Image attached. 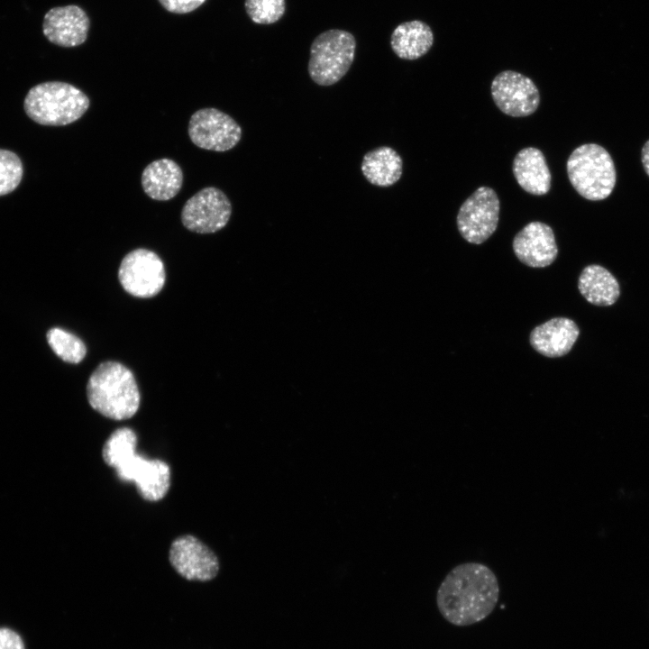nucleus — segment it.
Here are the masks:
<instances>
[{"mask_svg":"<svg viewBox=\"0 0 649 649\" xmlns=\"http://www.w3.org/2000/svg\"><path fill=\"white\" fill-rule=\"evenodd\" d=\"M169 559L174 570L188 580L208 581L219 571L214 552L191 535L178 536L172 542Z\"/></svg>","mask_w":649,"mask_h":649,"instance_id":"nucleus-12","label":"nucleus"},{"mask_svg":"<svg viewBox=\"0 0 649 649\" xmlns=\"http://www.w3.org/2000/svg\"><path fill=\"white\" fill-rule=\"evenodd\" d=\"M87 399L96 411L114 420L133 417L141 396L133 372L117 361L100 363L87 384Z\"/></svg>","mask_w":649,"mask_h":649,"instance_id":"nucleus-3","label":"nucleus"},{"mask_svg":"<svg viewBox=\"0 0 649 649\" xmlns=\"http://www.w3.org/2000/svg\"><path fill=\"white\" fill-rule=\"evenodd\" d=\"M0 649H25L22 637L8 627H0Z\"/></svg>","mask_w":649,"mask_h":649,"instance_id":"nucleus-25","label":"nucleus"},{"mask_svg":"<svg viewBox=\"0 0 649 649\" xmlns=\"http://www.w3.org/2000/svg\"><path fill=\"white\" fill-rule=\"evenodd\" d=\"M90 21L79 6L69 5L50 9L43 17L42 32L51 43L71 48L84 43Z\"/></svg>","mask_w":649,"mask_h":649,"instance_id":"nucleus-13","label":"nucleus"},{"mask_svg":"<svg viewBox=\"0 0 649 649\" xmlns=\"http://www.w3.org/2000/svg\"><path fill=\"white\" fill-rule=\"evenodd\" d=\"M118 279L130 295L148 298L162 289L166 272L161 259L154 251L139 248L127 253L121 261Z\"/></svg>","mask_w":649,"mask_h":649,"instance_id":"nucleus-7","label":"nucleus"},{"mask_svg":"<svg viewBox=\"0 0 649 649\" xmlns=\"http://www.w3.org/2000/svg\"><path fill=\"white\" fill-rule=\"evenodd\" d=\"M187 132L196 146L219 152L234 148L242 134L233 117L213 107L196 111L189 119Z\"/></svg>","mask_w":649,"mask_h":649,"instance_id":"nucleus-9","label":"nucleus"},{"mask_svg":"<svg viewBox=\"0 0 649 649\" xmlns=\"http://www.w3.org/2000/svg\"><path fill=\"white\" fill-rule=\"evenodd\" d=\"M232 215V204L219 188L206 187L187 200L181 211L185 228L197 233H213L223 229Z\"/></svg>","mask_w":649,"mask_h":649,"instance_id":"nucleus-10","label":"nucleus"},{"mask_svg":"<svg viewBox=\"0 0 649 649\" xmlns=\"http://www.w3.org/2000/svg\"><path fill=\"white\" fill-rule=\"evenodd\" d=\"M580 329L566 317H554L536 326L530 334V344L539 353L549 358L566 355L576 343Z\"/></svg>","mask_w":649,"mask_h":649,"instance_id":"nucleus-15","label":"nucleus"},{"mask_svg":"<svg viewBox=\"0 0 649 649\" xmlns=\"http://www.w3.org/2000/svg\"><path fill=\"white\" fill-rule=\"evenodd\" d=\"M513 250L517 259L533 268L551 265L558 255L553 229L542 222H531L514 237Z\"/></svg>","mask_w":649,"mask_h":649,"instance_id":"nucleus-14","label":"nucleus"},{"mask_svg":"<svg viewBox=\"0 0 649 649\" xmlns=\"http://www.w3.org/2000/svg\"><path fill=\"white\" fill-rule=\"evenodd\" d=\"M137 435L129 427L114 431L104 443L102 456L118 478L133 481L147 501L162 499L170 487V469L163 461L147 459L136 452Z\"/></svg>","mask_w":649,"mask_h":649,"instance_id":"nucleus-2","label":"nucleus"},{"mask_svg":"<svg viewBox=\"0 0 649 649\" xmlns=\"http://www.w3.org/2000/svg\"><path fill=\"white\" fill-rule=\"evenodd\" d=\"M499 199L489 187H478L461 206L456 222L459 233L469 242L480 244L496 231Z\"/></svg>","mask_w":649,"mask_h":649,"instance_id":"nucleus-8","label":"nucleus"},{"mask_svg":"<svg viewBox=\"0 0 649 649\" xmlns=\"http://www.w3.org/2000/svg\"><path fill=\"white\" fill-rule=\"evenodd\" d=\"M361 169L369 183L387 187L400 179L403 161L394 149L388 146H380L364 154Z\"/></svg>","mask_w":649,"mask_h":649,"instance_id":"nucleus-19","label":"nucleus"},{"mask_svg":"<svg viewBox=\"0 0 649 649\" xmlns=\"http://www.w3.org/2000/svg\"><path fill=\"white\" fill-rule=\"evenodd\" d=\"M356 40L344 30L330 29L317 35L310 46L308 74L317 85L328 87L341 80L355 56Z\"/></svg>","mask_w":649,"mask_h":649,"instance_id":"nucleus-6","label":"nucleus"},{"mask_svg":"<svg viewBox=\"0 0 649 649\" xmlns=\"http://www.w3.org/2000/svg\"><path fill=\"white\" fill-rule=\"evenodd\" d=\"M90 105L88 96L75 86L49 81L32 87L24 98V111L42 125L63 126L81 118Z\"/></svg>","mask_w":649,"mask_h":649,"instance_id":"nucleus-4","label":"nucleus"},{"mask_svg":"<svg viewBox=\"0 0 649 649\" xmlns=\"http://www.w3.org/2000/svg\"><path fill=\"white\" fill-rule=\"evenodd\" d=\"M142 187L145 194L157 201H168L176 197L183 183L180 166L171 159L151 161L142 174Z\"/></svg>","mask_w":649,"mask_h":649,"instance_id":"nucleus-17","label":"nucleus"},{"mask_svg":"<svg viewBox=\"0 0 649 649\" xmlns=\"http://www.w3.org/2000/svg\"><path fill=\"white\" fill-rule=\"evenodd\" d=\"M499 587L495 573L480 562H463L445 576L437 594V608L449 623L470 626L485 619L495 608Z\"/></svg>","mask_w":649,"mask_h":649,"instance_id":"nucleus-1","label":"nucleus"},{"mask_svg":"<svg viewBox=\"0 0 649 649\" xmlns=\"http://www.w3.org/2000/svg\"><path fill=\"white\" fill-rule=\"evenodd\" d=\"M491 96L498 108L512 117L528 116L540 104L539 90L533 80L514 70H504L494 78Z\"/></svg>","mask_w":649,"mask_h":649,"instance_id":"nucleus-11","label":"nucleus"},{"mask_svg":"<svg viewBox=\"0 0 649 649\" xmlns=\"http://www.w3.org/2000/svg\"><path fill=\"white\" fill-rule=\"evenodd\" d=\"M206 0H159L160 4L169 12L187 14L198 8Z\"/></svg>","mask_w":649,"mask_h":649,"instance_id":"nucleus-24","label":"nucleus"},{"mask_svg":"<svg viewBox=\"0 0 649 649\" xmlns=\"http://www.w3.org/2000/svg\"><path fill=\"white\" fill-rule=\"evenodd\" d=\"M245 11L250 19L258 24H271L285 14V0H245Z\"/></svg>","mask_w":649,"mask_h":649,"instance_id":"nucleus-23","label":"nucleus"},{"mask_svg":"<svg viewBox=\"0 0 649 649\" xmlns=\"http://www.w3.org/2000/svg\"><path fill=\"white\" fill-rule=\"evenodd\" d=\"M23 172L19 156L11 151L0 149V196L7 195L18 187Z\"/></svg>","mask_w":649,"mask_h":649,"instance_id":"nucleus-22","label":"nucleus"},{"mask_svg":"<svg viewBox=\"0 0 649 649\" xmlns=\"http://www.w3.org/2000/svg\"><path fill=\"white\" fill-rule=\"evenodd\" d=\"M566 169L571 186L588 200L606 199L615 187L617 172L612 157L597 143L577 147L567 160Z\"/></svg>","mask_w":649,"mask_h":649,"instance_id":"nucleus-5","label":"nucleus"},{"mask_svg":"<svg viewBox=\"0 0 649 649\" xmlns=\"http://www.w3.org/2000/svg\"><path fill=\"white\" fill-rule=\"evenodd\" d=\"M47 341L52 351L66 362L77 364L86 356L87 348L81 339L63 329L49 330Z\"/></svg>","mask_w":649,"mask_h":649,"instance_id":"nucleus-21","label":"nucleus"},{"mask_svg":"<svg viewBox=\"0 0 649 649\" xmlns=\"http://www.w3.org/2000/svg\"><path fill=\"white\" fill-rule=\"evenodd\" d=\"M434 43V33L425 23L414 20L398 25L391 33L390 46L402 59L414 60L425 55Z\"/></svg>","mask_w":649,"mask_h":649,"instance_id":"nucleus-18","label":"nucleus"},{"mask_svg":"<svg viewBox=\"0 0 649 649\" xmlns=\"http://www.w3.org/2000/svg\"><path fill=\"white\" fill-rule=\"evenodd\" d=\"M512 170L518 185L527 193L544 196L549 192L552 176L539 149L526 147L520 150L514 158Z\"/></svg>","mask_w":649,"mask_h":649,"instance_id":"nucleus-16","label":"nucleus"},{"mask_svg":"<svg viewBox=\"0 0 649 649\" xmlns=\"http://www.w3.org/2000/svg\"><path fill=\"white\" fill-rule=\"evenodd\" d=\"M578 288L590 304L608 306L616 303L620 296V286L613 274L606 268L591 264L580 274Z\"/></svg>","mask_w":649,"mask_h":649,"instance_id":"nucleus-20","label":"nucleus"},{"mask_svg":"<svg viewBox=\"0 0 649 649\" xmlns=\"http://www.w3.org/2000/svg\"><path fill=\"white\" fill-rule=\"evenodd\" d=\"M641 161L646 175L649 177V140L645 142L642 148Z\"/></svg>","mask_w":649,"mask_h":649,"instance_id":"nucleus-26","label":"nucleus"}]
</instances>
